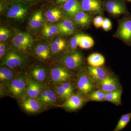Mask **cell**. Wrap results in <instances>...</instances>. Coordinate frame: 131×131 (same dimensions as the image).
Listing matches in <instances>:
<instances>
[{"mask_svg":"<svg viewBox=\"0 0 131 131\" xmlns=\"http://www.w3.org/2000/svg\"><path fill=\"white\" fill-rule=\"evenodd\" d=\"M46 19L49 22L54 23L61 18V11L56 8L49 9L46 12Z\"/></svg>","mask_w":131,"mask_h":131,"instance_id":"obj_25","label":"cell"},{"mask_svg":"<svg viewBox=\"0 0 131 131\" xmlns=\"http://www.w3.org/2000/svg\"><path fill=\"white\" fill-rule=\"evenodd\" d=\"M42 89V86L40 84L36 82L30 81L28 83L27 93L31 98H36L41 93Z\"/></svg>","mask_w":131,"mask_h":131,"instance_id":"obj_22","label":"cell"},{"mask_svg":"<svg viewBox=\"0 0 131 131\" xmlns=\"http://www.w3.org/2000/svg\"><path fill=\"white\" fill-rule=\"evenodd\" d=\"M28 6L21 0H14L7 13V16L11 18L19 19L23 18L27 13Z\"/></svg>","mask_w":131,"mask_h":131,"instance_id":"obj_3","label":"cell"},{"mask_svg":"<svg viewBox=\"0 0 131 131\" xmlns=\"http://www.w3.org/2000/svg\"><path fill=\"white\" fill-rule=\"evenodd\" d=\"M13 73L12 71L7 68H2L0 70V80L2 81H8L12 79Z\"/></svg>","mask_w":131,"mask_h":131,"instance_id":"obj_30","label":"cell"},{"mask_svg":"<svg viewBox=\"0 0 131 131\" xmlns=\"http://www.w3.org/2000/svg\"><path fill=\"white\" fill-rule=\"evenodd\" d=\"M21 1L27 4V3L34 2L36 0H21Z\"/></svg>","mask_w":131,"mask_h":131,"instance_id":"obj_41","label":"cell"},{"mask_svg":"<svg viewBox=\"0 0 131 131\" xmlns=\"http://www.w3.org/2000/svg\"><path fill=\"white\" fill-rule=\"evenodd\" d=\"M94 82L84 71L79 73L78 77L77 86L79 92L83 95H89L94 88Z\"/></svg>","mask_w":131,"mask_h":131,"instance_id":"obj_4","label":"cell"},{"mask_svg":"<svg viewBox=\"0 0 131 131\" xmlns=\"http://www.w3.org/2000/svg\"><path fill=\"white\" fill-rule=\"evenodd\" d=\"M6 46L4 43H1L0 44V57L2 58L5 55Z\"/></svg>","mask_w":131,"mask_h":131,"instance_id":"obj_38","label":"cell"},{"mask_svg":"<svg viewBox=\"0 0 131 131\" xmlns=\"http://www.w3.org/2000/svg\"><path fill=\"white\" fill-rule=\"evenodd\" d=\"M63 7L64 12L71 16H74L82 10L78 0H68L63 3Z\"/></svg>","mask_w":131,"mask_h":131,"instance_id":"obj_14","label":"cell"},{"mask_svg":"<svg viewBox=\"0 0 131 131\" xmlns=\"http://www.w3.org/2000/svg\"><path fill=\"white\" fill-rule=\"evenodd\" d=\"M104 19L101 15H98L94 19L93 24L96 28H98L102 27Z\"/></svg>","mask_w":131,"mask_h":131,"instance_id":"obj_35","label":"cell"},{"mask_svg":"<svg viewBox=\"0 0 131 131\" xmlns=\"http://www.w3.org/2000/svg\"><path fill=\"white\" fill-rule=\"evenodd\" d=\"M68 0H55L57 4H63Z\"/></svg>","mask_w":131,"mask_h":131,"instance_id":"obj_40","label":"cell"},{"mask_svg":"<svg viewBox=\"0 0 131 131\" xmlns=\"http://www.w3.org/2000/svg\"><path fill=\"white\" fill-rule=\"evenodd\" d=\"M102 27L106 31L110 30L112 28V24L110 20L107 18L104 19Z\"/></svg>","mask_w":131,"mask_h":131,"instance_id":"obj_36","label":"cell"},{"mask_svg":"<svg viewBox=\"0 0 131 131\" xmlns=\"http://www.w3.org/2000/svg\"><path fill=\"white\" fill-rule=\"evenodd\" d=\"M23 62V58L14 52L10 51L6 55L3 65L13 68L20 66Z\"/></svg>","mask_w":131,"mask_h":131,"instance_id":"obj_12","label":"cell"},{"mask_svg":"<svg viewBox=\"0 0 131 131\" xmlns=\"http://www.w3.org/2000/svg\"><path fill=\"white\" fill-rule=\"evenodd\" d=\"M26 83L23 77L18 78L13 80L9 84V90L14 96H19L24 91Z\"/></svg>","mask_w":131,"mask_h":131,"instance_id":"obj_13","label":"cell"},{"mask_svg":"<svg viewBox=\"0 0 131 131\" xmlns=\"http://www.w3.org/2000/svg\"><path fill=\"white\" fill-rule=\"evenodd\" d=\"M74 19L78 26L84 27L89 25L91 18L89 14L82 10L75 15Z\"/></svg>","mask_w":131,"mask_h":131,"instance_id":"obj_15","label":"cell"},{"mask_svg":"<svg viewBox=\"0 0 131 131\" xmlns=\"http://www.w3.org/2000/svg\"><path fill=\"white\" fill-rule=\"evenodd\" d=\"M62 61L66 68L69 69L76 70L82 65L83 57L81 53L75 52L64 57Z\"/></svg>","mask_w":131,"mask_h":131,"instance_id":"obj_8","label":"cell"},{"mask_svg":"<svg viewBox=\"0 0 131 131\" xmlns=\"http://www.w3.org/2000/svg\"><path fill=\"white\" fill-rule=\"evenodd\" d=\"M43 21L42 14L41 12H37L31 16L29 22L30 27L36 29L40 27Z\"/></svg>","mask_w":131,"mask_h":131,"instance_id":"obj_24","label":"cell"},{"mask_svg":"<svg viewBox=\"0 0 131 131\" xmlns=\"http://www.w3.org/2000/svg\"><path fill=\"white\" fill-rule=\"evenodd\" d=\"M31 73L33 77L39 81H43L46 78V71L41 67L38 66L34 68Z\"/></svg>","mask_w":131,"mask_h":131,"instance_id":"obj_26","label":"cell"},{"mask_svg":"<svg viewBox=\"0 0 131 131\" xmlns=\"http://www.w3.org/2000/svg\"><path fill=\"white\" fill-rule=\"evenodd\" d=\"M59 31L66 35H70L74 33L75 27L73 22L69 20H65L57 25Z\"/></svg>","mask_w":131,"mask_h":131,"instance_id":"obj_17","label":"cell"},{"mask_svg":"<svg viewBox=\"0 0 131 131\" xmlns=\"http://www.w3.org/2000/svg\"><path fill=\"white\" fill-rule=\"evenodd\" d=\"M114 37L119 39L127 45L131 46V15L129 14L120 20Z\"/></svg>","mask_w":131,"mask_h":131,"instance_id":"obj_1","label":"cell"},{"mask_svg":"<svg viewBox=\"0 0 131 131\" xmlns=\"http://www.w3.org/2000/svg\"><path fill=\"white\" fill-rule=\"evenodd\" d=\"M66 46V42L64 39L62 38H57L52 41L50 49L53 54H57L62 51Z\"/></svg>","mask_w":131,"mask_h":131,"instance_id":"obj_21","label":"cell"},{"mask_svg":"<svg viewBox=\"0 0 131 131\" xmlns=\"http://www.w3.org/2000/svg\"><path fill=\"white\" fill-rule=\"evenodd\" d=\"M10 31L7 28L1 27L0 28V41H5L10 35Z\"/></svg>","mask_w":131,"mask_h":131,"instance_id":"obj_33","label":"cell"},{"mask_svg":"<svg viewBox=\"0 0 131 131\" xmlns=\"http://www.w3.org/2000/svg\"><path fill=\"white\" fill-rule=\"evenodd\" d=\"M127 1L129 2H131V0H126Z\"/></svg>","mask_w":131,"mask_h":131,"instance_id":"obj_43","label":"cell"},{"mask_svg":"<svg viewBox=\"0 0 131 131\" xmlns=\"http://www.w3.org/2000/svg\"><path fill=\"white\" fill-rule=\"evenodd\" d=\"M82 10L93 14H101L103 12V5L101 0H81Z\"/></svg>","mask_w":131,"mask_h":131,"instance_id":"obj_6","label":"cell"},{"mask_svg":"<svg viewBox=\"0 0 131 131\" xmlns=\"http://www.w3.org/2000/svg\"><path fill=\"white\" fill-rule=\"evenodd\" d=\"M33 42L32 37L29 34L24 32L16 34L12 40L14 46L21 51H25L30 49Z\"/></svg>","mask_w":131,"mask_h":131,"instance_id":"obj_5","label":"cell"},{"mask_svg":"<svg viewBox=\"0 0 131 131\" xmlns=\"http://www.w3.org/2000/svg\"><path fill=\"white\" fill-rule=\"evenodd\" d=\"M86 72L94 82L98 83L109 75L106 70L101 66L93 67L89 66L87 68Z\"/></svg>","mask_w":131,"mask_h":131,"instance_id":"obj_9","label":"cell"},{"mask_svg":"<svg viewBox=\"0 0 131 131\" xmlns=\"http://www.w3.org/2000/svg\"><path fill=\"white\" fill-rule=\"evenodd\" d=\"M106 93L101 90L92 91L88 95V99L89 101L101 102L105 101Z\"/></svg>","mask_w":131,"mask_h":131,"instance_id":"obj_28","label":"cell"},{"mask_svg":"<svg viewBox=\"0 0 131 131\" xmlns=\"http://www.w3.org/2000/svg\"><path fill=\"white\" fill-rule=\"evenodd\" d=\"M22 106L26 111L31 113L37 112L40 108L38 102L31 97L27 98L23 101Z\"/></svg>","mask_w":131,"mask_h":131,"instance_id":"obj_18","label":"cell"},{"mask_svg":"<svg viewBox=\"0 0 131 131\" xmlns=\"http://www.w3.org/2000/svg\"><path fill=\"white\" fill-rule=\"evenodd\" d=\"M56 90L57 94L62 99H68L71 95L61 85L58 87Z\"/></svg>","mask_w":131,"mask_h":131,"instance_id":"obj_32","label":"cell"},{"mask_svg":"<svg viewBox=\"0 0 131 131\" xmlns=\"http://www.w3.org/2000/svg\"><path fill=\"white\" fill-rule=\"evenodd\" d=\"M131 119V112L123 115L114 129V131L122 130L126 126Z\"/></svg>","mask_w":131,"mask_h":131,"instance_id":"obj_27","label":"cell"},{"mask_svg":"<svg viewBox=\"0 0 131 131\" xmlns=\"http://www.w3.org/2000/svg\"><path fill=\"white\" fill-rule=\"evenodd\" d=\"M105 6L108 13L113 17L130 14L124 0H107Z\"/></svg>","mask_w":131,"mask_h":131,"instance_id":"obj_2","label":"cell"},{"mask_svg":"<svg viewBox=\"0 0 131 131\" xmlns=\"http://www.w3.org/2000/svg\"><path fill=\"white\" fill-rule=\"evenodd\" d=\"M35 54L39 58L43 60H46L50 56V47L47 44H40L35 47Z\"/></svg>","mask_w":131,"mask_h":131,"instance_id":"obj_19","label":"cell"},{"mask_svg":"<svg viewBox=\"0 0 131 131\" xmlns=\"http://www.w3.org/2000/svg\"><path fill=\"white\" fill-rule=\"evenodd\" d=\"M9 0H1V1L2 2H7L9 1Z\"/></svg>","mask_w":131,"mask_h":131,"instance_id":"obj_42","label":"cell"},{"mask_svg":"<svg viewBox=\"0 0 131 131\" xmlns=\"http://www.w3.org/2000/svg\"><path fill=\"white\" fill-rule=\"evenodd\" d=\"M50 75L52 81L56 83L67 82L72 77V74L67 69L61 66L52 68Z\"/></svg>","mask_w":131,"mask_h":131,"instance_id":"obj_7","label":"cell"},{"mask_svg":"<svg viewBox=\"0 0 131 131\" xmlns=\"http://www.w3.org/2000/svg\"><path fill=\"white\" fill-rule=\"evenodd\" d=\"M47 97L43 103L49 104L56 101L57 98L56 94L54 91L51 89L47 90Z\"/></svg>","mask_w":131,"mask_h":131,"instance_id":"obj_31","label":"cell"},{"mask_svg":"<svg viewBox=\"0 0 131 131\" xmlns=\"http://www.w3.org/2000/svg\"><path fill=\"white\" fill-rule=\"evenodd\" d=\"M47 90L43 91L40 94L39 100L42 102H43L47 97Z\"/></svg>","mask_w":131,"mask_h":131,"instance_id":"obj_39","label":"cell"},{"mask_svg":"<svg viewBox=\"0 0 131 131\" xmlns=\"http://www.w3.org/2000/svg\"><path fill=\"white\" fill-rule=\"evenodd\" d=\"M61 86L64 88L66 91L71 95L73 91V88L72 84L69 82H66L62 83L61 84Z\"/></svg>","mask_w":131,"mask_h":131,"instance_id":"obj_37","label":"cell"},{"mask_svg":"<svg viewBox=\"0 0 131 131\" xmlns=\"http://www.w3.org/2000/svg\"><path fill=\"white\" fill-rule=\"evenodd\" d=\"M88 63L93 67H100L103 66L105 62L104 57L99 53H95L91 54L87 59Z\"/></svg>","mask_w":131,"mask_h":131,"instance_id":"obj_20","label":"cell"},{"mask_svg":"<svg viewBox=\"0 0 131 131\" xmlns=\"http://www.w3.org/2000/svg\"><path fill=\"white\" fill-rule=\"evenodd\" d=\"M122 88L114 91L106 93L105 101L111 102L116 106L121 105H122Z\"/></svg>","mask_w":131,"mask_h":131,"instance_id":"obj_16","label":"cell"},{"mask_svg":"<svg viewBox=\"0 0 131 131\" xmlns=\"http://www.w3.org/2000/svg\"><path fill=\"white\" fill-rule=\"evenodd\" d=\"M59 31L57 26L45 25L42 29V34L45 37H49Z\"/></svg>","mask_w":131,"mask_h":131,"instance_id":"obj_29","label":"cell"},{"mask_svg":"<svg viewBox=\"0 0 131 131\" xmlns=\"http://www.w3.org/2000/svg\"><path fill=\"white\" fill-rule=\"evenodd\" d=\"M98 84L100 90L105 93L114 91L122 88L117 78L110 75Z\"/></svg>","mask_w":131,"mask_h":131,"instance_id":"obj_10","label":"cell"},{"mask_svg":"<svg viewBox=\"0 0 131 131\" xmlns=\"http://www.w3.org/2000/svg\"><path fill=\"white\" fill-rule=\"evenodd\" d=\"M81 34H78L74 36L71 39L70 41V46L71 48L73 50L76 49L78 45V39Z\"/></svg>","mask_w":131,"mask_h":131,"instance_id":"obj_34","label":"cell"},{"mask_svg":"<svg viewBox=\"0 0 131 131\" xmlns=\"http://www.w3.org/2000/svg\"><path fill=\"white\" fill-rule=\"evenodd\" d=\"M94 43L91 37L88 35L80 34L78 39V46L83 49H89L93 47Z\"/></svg>","mask_w":131,"mask_h":131,"instance_id":"obj_23","label":"cell"},{"mask_svg":"<svg viewBox=\"0 0 131 131\" xmlns=\"http://www.w3.org/2000/svg\"><path fill=\"white\" fill-rule=\"evenodd\" d=\"M84 102L85 100L83 97L77 95H73L67 99L62 106L67 110L73 111L81 107Z\"/></svg>","mask_w":131,"mask_h":131,"instance_id":"obj_11","label":"cell"}]
</instances>
